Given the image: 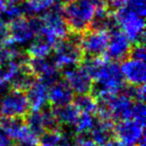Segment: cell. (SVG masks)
I'll list each match as a JSON object with an SVG mask.
<instances>
[{
    "label": "cell",
    "mask_w": 146,
    "mask_h": 146,
    "mask_svg": "<svg viewBox=\"0 0 146 146\" xmlns=\"http://www.w3.org/2000/svg\"><path fill=\"white\" fill-rule=\"evenodd\" d=\"M93 81V94L95 98L103 96H111L119 94L125 87V81L117 63L111 62L107 58L103 61L100 67L92 76Z\"/></svg>",
    "instance_id": "obj_1"
},
{
    "label": "cell",
    "mask_w": 146,
    "mask_h": 146,
    "mask_svg": "<svg viewBox=\"0 0 146 146\" xmlns=\"http://www.w3.org/2000/svg\"><path fill=\"white\" fill-rule=\"evenodd\" d=\"M96 5L93 0H72L63 7V15L71 32L88 30L93 20Z\"/></svg>",
    "instance_id": "obj_2"
},
{
    "label": "cell",
    "mask_w": 146,
    "mask_h": 146,
    "mask_svg": "<svg viewBox=\"0 0 146 146\" xmlns=\"http://www.w3.org/2000/svg\"><path fill=\"white\" fill-rule=\"evenodd\" d=\"M81 33L71 32L58 40L53 46V63L57 68L76 66L83 59V51L80 46Z\"/></svg>",
    "instance_id": "obj_3"
},
{
    "label": "cell",
    "mask_w": 146,
    "mask_h": 146,
    "mask_svg": "<svg viewBox=\"0 0 146 146\" xmlns=\"http://www.w3.org/2000/svg\"><path fill=\"white\" fill-rule=\"evenodd\" d=\"M114 18L117 26L130 41L134 44H140L145 39V20L144 17L132 11L127 6L116 9Z\"/></svg>",
    "instance_id": "obj_4"
},
{
    "label": "cell",
    "mask_w": 146,
    "mask_h": 146,
    "mask_svg": "<svg viewBox=\"0 0 146 146\" xmlns=\"http://www.w3.org/2000/svg\"><path fill=\"white\" fill-rule=\"evenodd\" d=\"M41 19L43 22V29L40 34L46 36L52 42L56 43L69 34L70 30L63 15V7H61L57 2L49 10L43 13V17Z\"/></svg>",
    "instance_id": "obj_5"
},
{
    "label": "cell",
    "mask_w": 146,
    "mask_h": 146,
    "mask_svg": "<svg viewBox=\"0 0 146 146\" xmlns=\"http://www.w3.org/2000/svg\"><path fill=\"white\" fill-rule=\"evenodd\" d=\"M29 111L24 91L13 89L0 98V115L4 117H23Z\"/></svg>",
    "instance_id": "obj_6"
},
{
    "label": "cell",
    "mask_w": 146,
    "mask_h": 146,
    "mask_svg": "<svg viewBox=\"0 0 146 146\" xmlns=\"http://www.w3.org/2000/svg\"><path fill=\"white\" fill-rule=\"evenodd\" d=\"M144 126L134 119L121 120L113 127V134L123 146H136L145 137Z\"/></svg>",
    "instance_id": "obj_7"
},
{
    "label": "cell",
    "mask_w": 146,
    "mask_h": 146,
    "mask_svg": "<svg viewBox=\"0 0 146 146\" xmlns=\"http://www.w3.org/2000/svg\"><path fill=\"white\" fill-rule=\"evenodd\" d=\"M109 39V32L106 30L92 29L86 30L83 35L81 34L80 46L83 54L87 56L98 57L105 54Z\"/></svg>",
    "instance_id": "obj_8"
},
{
    "label": "cell",
    "mask_w": 146,
    "mask_h": 146,
    "mask_svg": "<svg viewBox=\"0 0 146 146\" xmlns=\"http://www.w3.org/2000/svg\"><path fill=\"white\" fill-rule=\"evenodd\" d=\"M64 81L68 84L72 92L78 94L89 93L93 87V79L82 66H71L63 69Z\"/></svg>",
    "instance_id": "obj_9"
},
{
    "label": "cell",
    "mask_w": 146,
    "mask_h": 146,
    "mask_svg": "<svg viewBox=\"0 0 146 146\" xmlns=\"http://www.w3.org/2000/svg\"><path fill=\"white\" fill-rule=\"evenodd\" d=\"M27 66L33 75L37 76L48 87L59 80V68L47 57H31L27 61Z\"/></svg>",
    "instance_id": "obj_10"
},
{
    "label": "cell",
    "mask_w": 146,
    "mask_h": 146,
    "mask_svg": "<svg viewBox=\"0 0 146 146\" xmlns=\"http://www.w3.org/2000/svg\"><path fill=\"white\" fill-rule=\"evenodd\" d=\"M131 48L132 42L119 28L110 31L107 49L105 52L108 60H124L127 58V56H129Z\"/></svg>",
    "instance_id": "obj_11"
},
{
    "label": "cell",
    "mask_w": 146,
    "mask_h": 146,
    "mask_svg": "<svg viewBox=\"0 0 146 146\" xmlns=\"http://www.w3.org/2000/svg\"><path fill=\"white\" fill-rule=\"evenodd\" d=\"M120 71L123 76L124 81L130 85H142L146 79L145 61L137 60L133 58H126L119 65Z\"/></svg>",
    "instance_id": "obj_12"
},
{
    "label": "cell",
    "mask_w": 146,
    "mask_h": 146,
    "mask_svg": "<svg viewBox=\"0 0 146 146\" xmlns=\"http://www.w3.org/2000/svg\"><path fill=\"white\" fill-rule=\"evenodd\" d=\"M48 86L40 80H35L25 91L29 108L32 110H41L48 102Z\"/></svg>",
    "instance_id": "obj_13"
},
{
    "label": "cell",
    "mask_w": 146,
    "mask_h": 146,
    "mask_svg": "<svg viewBox=\"0 0 146 146\" xmlns=\"http://www.w3.org/2000/svg\"><path fill=\"white\" fill-rule=\"evenodd\" d=\"M9 32H10V40L16 45L28 44L35 37L34 32L29 25L28 19L23 17L16 19L9 24Z\"/></svg>",
    "instance_id": "obj_14"
},
{
    "label": "cell",
    "mask_w": 146,
    "mask_h": 146,
    "mask_svg": "<svg viewBox=\"0 0 146 146\" xmlns=\"http://www.w3.org/2000/svg\"><path fill=\"white\" fill-rule=\"evenodd\" d=\"M74 93L64 80H58L48 88V101L53 107L66 105L71 103Z\"/></svg>",
    "instance_id": "obj_15"
},
{
    "label": "cell",
    "mask_w": 146,
    "mask_h": 146,
    "mask_svg": "<svg viewBox=\"0 0 146 146\" xmlns=\"http://www.w3.org/2000/svg\"><path fill=\"white\" fill-rule=\"evenodd\" d=\"M90 139L98 146H104V144L113 136V124L111 120L99 118L95 120L92 129L89 132Z\"/></svg>",
    "instance_id": "obj_16"
},
{
    "label": "cell",
    "mask_w": 146,
    "mask_h": 146,
    "mask_svg": "<svg viewBox=\"0 0 146 146\" xmlns=\"http://www.w3.org/2000/svg\"><path fill=\"white\" fill-rule=\"evenodd\" d=\"M55 43L52 42L43 34H39L35 36L30 42L28 43L27 54L31 57H48L52 52L53 46Z\"/></svg>",
    "instance_id": "obj_17"
},
{
    "label": "cell",
    "mask_w": 146,
    "mask_h": 146,
    "mask_svg": "<svg viewBox=\"0 0 146 146\" xmlns=\"http://www.w3.org/2000/svg\"><path fill=\"white\" fill-rule=\"evenodd\" d=\"M55 116L58 121L59 125L66 126V127H73L75 125L80 112L73 103H68L66 105L54 107Z\"/></svg>",
    "instance_id": "obj_18"
},
{
    "label": "cell",
    "mask_w": 146,
    "mask_h": 146,
    "mask_svg": "<svg viewBox=\"0 0 146 146\" xmlns=\"http://www.w3.org/2000/svg\"><path fill=\"white\" fill-rule=\"evenodd\" d=\"M56 2L57 0H25L21 2L23 15L34 16V15L43 14Z\"/></svg>",
    "instance_id": "obj_19"
},
{
    "label": "cell",
    "mask_w": 146,
    "mask_h": 146,
    "mask_svg": "<svg viewBox=\"0 0 146 146\" xmlns=\"http://www.w3.org/2000/svg\"><path fill=\"white\" fill-rule=\"evenodd\" d=\"M34 81L35 76L33 75V73L30 71V69L28 68L27 64H25L19 68V70L16 72L14 77L11 79L10 86H12L13 89L25 91Z\"/></svg>",
    "instance_id": "obj_20"
},
{
    "label": "cell",
    "mask_w": 146,
    "mask_h": 146,
    "mask_svg": "<svg viewBox=\"0 0 146 146\" xmlns=\"http://www.w3.org/2000/svg\"><path fill=\"white\" fill-rule=\"evenodd\" d=\"M72 101L80 113H88L92 115L97 113V100L91 94H78L75 98H73Z\"/></svg>",
    "instance_id": "obj_21"
},
{
    "label": "cell",
    "mask_w": 146,
    "mask_h": 146,
    "mask_svg": "<svg viewBox=\"0 0 146 146\" xmlns=\"http://www.w3.org/2000/svg\"><path fill=\"white\" fill-rule=\"evenodd\" d=\"M25 124L37 136L45 131L44 121L40 110H32L30 112H27L25 115Z\"/></svg>",
    "instance_id": "obj_22"
},
{
    "label": "cell",
    "mask_w": 146,
    "mask_h": 146,
    "mask_svg": "<svg viewBox=\"0 0 146 146\" xmlns=\"http://www.w3.org/2000/svg\"><path fill=\"white\" fill-rule=\"evenodd\" d=\"M23 16L21 3L19 4H6L0 9V20L6 24H10L16 19Z\"/></svg>",
    "instance_id": "obj_23"
},
{
    "label": "cell",
    "mask_w": 146,
    "mask_h": 146,
    "mask_svg": "<svg viewBox=\"0 0 146 146\" xmlns=\"http://www.w3.org/2000/svg\"><path fill=\"white\" fill-rule=\"evenodd\" d=\"M62 140V132L59 129L45 130L38 136L39 146H58Z\"/></svg>",
    "instance_id": "obj_24"
},
{
    "label": "cell",
    "mask_w": 146,
    "mask_h": 146,
    "mask_svg": "<svg viewBox=\"0 0 146 146\" xmlns=\"http://www.w3.org/2000/svg\"><path fill=\"white\" fill-rule=\"evenodd\" d=\"M24 122L19 117H2L0 118V127L2 128L12 139H14L15 135Z\"/></svg>",
    "instance_id": "obj_25"
},
{
    "label": "cell",
    "mask_w": 146,
    "mask_h": 146,
    "mask_svg": "<svg viewBox=\"0 0 146 146\" xmlns=\"http://www.w3.org/2000/svg\"><path fill=\"white\" fill-rule=\"evenodd\" d=\"M94 123H95L94 115L88 113H80L75 125L73 127L75 128L76 133H89Z\"/></svg>",
    "instance_id": "obj_26"
},
{
    "label": "cell",
    "mask_w": 146,
    "mask_h": 146,
    "mask_svg": "<svg viewBox=\"0 0 146 146\" xmlns=\"http://www.w3.org/2000/svg\"><path fill=\"white\" fill-rule=\"evenodd\" d=\"M14 140H16L18 143L28 144V145H37L38 136L33 133L30 129L26 126V124H23L18 130L17 134L15 135Z\"/></svg>",
    "instance_id": "obj_27"
},
{
    "label": "cell",
    "mask_w": 146,
    "mask_h": 146,
    "mask_svg": "<svg viewBox=\"0 0 146 146\" xmlns=\"http://www.w3.org/2000/svg\"><path fill=\"white\" fill-rule=\"evenodd\" d=\"M40 111H41V113H42L45 130L59 129V123L56 119V116H55L53 108H50V107H48V106H45V107L42 108Z\"/></svg>",
    "instance_id": "obj_28"
},
{
    "label": "cell",
    "mask_w": 146,
    "mask_h": 146,
    "mask_svg": "<svg viewBox=\"0 0 146 146\" xmlns=\"http://www.w3.org/2000/svg\"><path fill=\"white\" fill-rule=\"evenodd\" d=\"M145 114H146V108L144 102L142 101L134 102L133 107H132L131 119H134L136 121L140 122L141 124L145 125Z\"/></svg>",
    "instance_id": "obj_29"
},
{
    "label": "cell",
    "mask_w": 146,
    "mask_h": 146,
    "mask_svg": "<svg viewBox=\"0 0 146 146\" xmlns=\"http://www.w3.org/2000/svg\"><path fill=\"white\" fill-rule=\"evenodd\" d=\"M125 6H127L132 11L136 12L141 16L146 14V1L145 0H126Z\"/></svg>",
    "instance_id": "obj_30"
},
{
    "label": "cell",
    "mask_w": 146,
    "mask_h": 146,
    "mask_svg": "<svg viewBox=\"0 0 146 146\" xmlns=\"http://www.w3.org/2000/svg\"><path fill=\"white\" fill-rule=\"evenodd\" d=\"M145 55H146L145 47H144L143 43L135 44V46L132 47L129 53L130 58L137 59V60H143V61H145Z\"/></svg>",
    "instance_id": "obj_31"
},
{
    "label": "cell",
    "mask_w": 146,
    "mask_h": 146,
    "mask_svg": "<svg viewBox=\"0 0 146 146\" xmlns=\"http://www.w3.org/2000/svg\"><path fill=\"white\" fill-rule=\"evenodd\" d=\"M10 40V32H9V25L0 20V42Z\"/></svg>",
    "instance_id": "obj_32"
},
{
    "label": "cell",
    "mask_w": 146,
    "mask_h": 146,
    "mask_svg": "<svg viewBox=\"0 0 146 146\" xmlns=\"http://www.w3.org/2000/svg\"><path fill=\"white\" fill-rule=\"evenodd\" d=\"M104 146H123V144H122L117 138L111 137L105 144H104Z\"/></svg>",
    "instance_id": "obj_33"
},
{
    "label": "cell",
    "mask_w": 146,
    "mask_h": 146,
    "mask_svg": "<svg viewBox=\"0 0 146 146\" xmlns=\"http://www.w3.org/2000/svg\"><path fill=\"white\" fill-rule=\"evenodd\" d=\"M23 1L24 0H6V3H8V4H19Z\"/></svg>",
    "instance_id": "obj_34"
},
{
    "label": "cell",
    "mask_w": 146,
    "mask_h": 146,
    "mask_svg": "<svg viewBox=\"0 0 146 146\" xmlns=\"http://www.w3.org/2000/svg\"><path fill=\"white\" fill-rule=\"evenodd\" d=\"M81 146H98V145H96L95 143H93V142H92V140H89V141H87V142H85L84 144H82Z\"/></svg>",
    "instance_id": "obj_35"
},
{
    "label": "cell",
    "mask_w": 146,
    "mask_h": 146,
    "mask_svg": "<svg viewBox=\"0 0 146 146\" xmlns=\"http://www.w3.org/2000/svg\"><path fill=\"white\" fill-rule=\"evenodd\" d=\"M6 4V0H0V9Z\"/></svg>",
    "instance_id": "obj_36"
},
{
    "label": "cell",
    "mask_w": 146,
    "mask_h": 146,
    "mask_svg": "<svg viewBox=\"0 0 146 146\" xmlns=\"http://www.w3.org/2000/svg\"><path fill=\"white\" fill-rule=\"evenodd\" d=\"M60 3H63V4H67L68 2H70V1H72V0H58Z\"/></svg>",
    "instance_id": "obj_37"
},
{
    "label": "cell",
    "mask_w": 146,
    "mask_h": 146,
    "mask_svg": "<svg viewBox=\"0 0 146 146\" xmlns=\"http://www.w3.org/2000/svg\"><path fill=\"white\" fill-rule=\"evenodd\" d=\"M13 146V145H12ZM14 146H37V145H28V144H22V143H18Z\"/></svg>",
    "instance_id": "obj_38"
}]
</instances>
